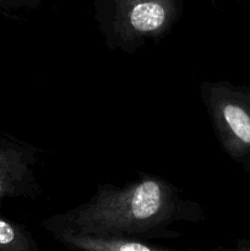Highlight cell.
Returning <instances> with one entry per match:
<instances>
[{"mask_svg":"<svg viewBox=\"0 0 250 251\" xmlns=\"http://www.w3.org/2000/svg\"><path fill=\"white\" fill-rule=\"evenodd\" d=\"M200 98L221 147L234 161L250 159V88L228 81L200 83Z\"/></svg>","mask_w":250,"mask_h":251,"instance_id":"3957f363","label":"cell"},{"mask_svg":"<svg viewBox=\"0 0 250 251\" xmlns=\"http://www.w3.org/2000/svg\"><path fill=\"white\" fill-rule=\"evenodd\" d=\"M38 250V244L24 226L0 217V251Z\"/></svg>","mask_w":250,"mask_h":251,"instance_id":"8992f818","label":"cell"},{"mask_svg":"<svg viewBox=\"0 0 250 251\" xmlns=\"http://www.w3.org/2000/svg\"><path fill=\"white\" fill-rule=\"evenodd\" d=\"M39 5V0H0L1 10L15 9H36Z\"/></svg>","mask_w":250,"mask_h":251,"instance_id":"52a82bcc","label":"cell"},{"mask_svg":"<svg viewBox=\"0 0 250 251\" xmlns=\"http://www.w3.org/2000/svg\"><path fill=\"white\" fill-rule=\"evenodd\" d=\"M206 220L198 201L186 200L174 184L158 176L140 173L139 180L119 188L110 183L97 186L92 198L42 222L46 230L69 228L90 234L114 235L140 240L174 239L180 233L174 223Z\"/></svg>","mask_w":250,"mask_h":251,"instance_id":"6da1fadb","label":"cell"},{"mask_svg":"<svg viewBox=\"0 0 250 251\" xmlns=\"http://www.w3.org/2000/svg\"><path fill=\"white\" fill-rule=\"evenodd\" d=\"M183 10V0H95V20L105 46L126 54L163 39Z\"/></svg>","mask_w":250,"mask_h":251,"instance_id":"7a4b0ae2","label":"cell"},{"mask_svg":"<svg viewBox=\"0 0 250 251\" xmlns=\"http://www.w3.org/2000/svg\"><path fill=\"white\" fill-rule=\"evenodd\" d=\"M55 240L70 250L80 251H172L150 240L130 239L114 235L90 234L75 232L69 228H55L48 230Z\"/></svg>","mask_w":250,"mask_h":251,"instance_id":"5b68a950","label":"cell"},{"mask_svg":"<svg viewBox=\"0 0 250 251\" xmlns=\"http://www.w3.org/2000/svg\"><path fill=\"white\" fill-rule=\"evenodd\" d=\"M42 150L29 142L0 135V202L6 199H31L41 194L36 166Z\"/></svg>","mask_w":250,"mask_h":251,"instance_id":"277c9868","label":"cell"}]
</instances>
